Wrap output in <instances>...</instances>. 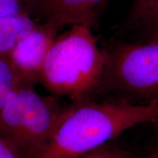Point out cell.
I'll list each match as a JSON object with an SVG mask.
<instances>
[{"mask_svg": "<svg viewBox=\"0 0 158 158\" xmlns=\"http://www.w3.org/2000/svg\"><path fill=\"white\" fill-rule=\"evenodd\" d=\"M158 120V105L124 100L70 102L38 158H75L139 124Z\"/></svg>", "mask_w": 158, "mask_h": 158, "instance_id": "obj_1", "label": "cell"}, {"mask_svg": "<svg viewBox=\"0 0 158 158\" xmlns=\"http://www.w3.org/2000/svg\"><path fill=\"white\" fill-rule=\"evenodd\" d=\"M106 54L88 25H75L57 36L49 51L40 84L51 95L71 102L93 99L101 89Z\"/></svg>", "mask_w": 158, "mask_h": 158, "instance_id": "obj_2", "label": "cell"}, {"mask_svg": "<svg viewBox=\"0 0 158 158\" xmlns=\"http://www.w3.org/2000/svg\"><path fill=\"white\" fill-rule=\"evenodd\" d=\"M106 68L101 89L133 103L158 105V39L115 42L103 47Z\"/></svg>", "mask_w": 158, "mask_h": 158, "instance_id": "obj_3", "label": "cell"}, {"mask_svg": "<svg viewBox=\"0 0 158 158\" xmlns=\"http://www.w3.org/2000/svg\"><path fill=\"white\" fill-rule=\"evenodd\" d=\"M22 109V129L19 154L21 158H38L64 117L70 104L54 95H43L35 86L19 82Z\"/></svg>", "mask_w": 158, "mask_h": 158, "instance_id": "obj_4", "label": "cell"}, {"mask_svg": "<svg viewBox=\"0 0 158 158\" xmlns=\"http://www.w3.org/2000/svg\"><path fill=\"white\" fill-rule=\"evenodd\" d=\"M59 29L46 23L35 26L18 41L7 56L19 82L36 86Z\"/></svg>", "mask_w": 158, "mask_h": 158, "instance_id": "obj_5", "label": "cell"}, {"mask_svg": "<svg viewBox=\"0 0 158 158\" xmlns=\"http://www.w3.org/2000/svg\"><path fill=\"white\" fill-rule=\"evenodd\" d=\"M112 0H35L32 13L56 29L88 25L92 29Z\"/></svg>", "mask_w": 158, "mask_h": 158, "instance_id": "obj_6", "label": "cell"}, {"mask_svg": "<svg viewBox=\"0 0 158 158\" xmlns=\"http://www.w3.org/2000/svg\"><path fill=\"white\" fill-rule=\"evenodd\" d=\"M22 118L18 84L0 110V136L8 142L18 153L21 141Z\"/></svg>", "mask_w": 158, "mask_h": 158, "instance_id": "obj_7", "label": "cell"}, {"mask_svg": "<svg viewBox=\"0 0 158 158\" xmlns=\"http://www.w3.org/2000/svg\"><path fill=\"white\" fill-rule=\"evenodd\" d=\"M37 24L29 15L0 17V57L8 56L18 41Z\"/></svg>", "mask_w": 158, "mask_h": 158, "instance_id": "obj_8", "label": "cell"}, {"mask_svg": "<svg viewBox=\"0 0 158 158\" xmlns=\"http://www.w3.org/2000/svg\"><path fill=\"white\" fill-rule=\"evenodd\" d=\"M18 84L19 80L7 56L0 57V110Z\"/></svg>", "mask_w": 158, "mask_h": 158, "instance_id": "obj_9", "label": "cell"}, {"mask_svg": "<svg viewBox=\"0 0 158 158\" xmlns=\"http://www.w3.org/2000/svg\"><path fill=\"white\" fill-rule=\"evenodd\" d=\"M142 35V40L158 39V5L129 27Z\"/></svg>", "mask_w": 158, "mask_h": 158, "instance_id": "obj_10", "label": "cell"}, {"mask_svg": "<svg viewBox=\"0 0 158 158\" xmlns=\"http://www.w3.org/2000/svg\"><path fill=\"white\" fill-rule=\"evenodd\" d=\"M75 158H134V157L129 150L111 141Z\"/></svg>", "mask_w": 158, "mask_h": 158, "instance_id": "obj_11", "label": "cell"}, {"mask_svg": "<svg viewBox=\"0 0 158 158\" xmlns=\"http://www.w3.org/2000/svg\"><path fill=\"white\" fill-rule=\"evenodd\" d=\"M35 0H0V17L29 15Z\"/></svg>", "mask_w": 158, "mask_h": 158, "instance_id": "obj_12", "label": "cell"}, {"mask_svg": "<svg viewBox=\"0 0 158 158\" xmlns=\"http://www.w3.org/2000/svg\"><path fill=\"white\" fill-rule=\"evenodd\" d=\"M157 5L158 0H132L124 19V26L130 27Z\"/></svg>", "mask_w": 158, "mask_h": 158, "instance_id": "obj_13", "label": "cell"}, {"mask_svg": "<svg viewBox=\"0 0 158 158\" xmlns=\"http://www.w3.org/2000/svg\"><path fill=\"white\" fill-rule=\"evenodd\" d=\"M0 158H21L18 152L0 136Z\"/></svg>", "mask_w": 158, "mask_h": 158, "instance_id": "obj_14", "label": "cell"}, {"mask_svg": "<svg viewBox=\"0 0 158 158\" xmlns=\"http://www.w3.org/2000/svg\"><path fill=\"white\" fill-rule=\"evenodd\" d=\"M145 158H158V148L149 153Z\"/></svg>", "mask_w": 158, "mask_h": 158, "instance_id": "obj_15", "label": "cell"}]
</instances>
